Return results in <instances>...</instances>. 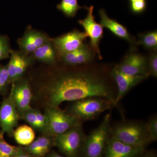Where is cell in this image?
I'll use <instances>...</instances> for the list:
<instances>
[{
  "label": "cell",
  "instance_id": "obj_1",
  "mask_svg": "<svg viewBox=\"0 0 157 157\" xmlns=\"http://www.w3.org/2000/svg\"><path fill=\"white\" fill-rule=\"evenodd\" d=\"M50 67L37 85V94L45 107H59L66 101L103 97L115 103L117 94L106 77L87 69ZM114 107V106H113Z\"/></svg>",
  "mask_w": 157,
  "mask_h": 157
},
{
  "label": "cell",
  "instance_id": "obj_2",
  "mask_svg": "<svg viewBox=\"0 0 157 157\" xmlns=\"http://www.w3.org/2000/svg\"><path fill=\"white\" fill-rule=\"evenodd\" d=\"M111 137L132 146L145 147L153 142L146 123L130 121L110 127Z\"/></svg>",
  "mask_w": 157,
  "mask_h": 157
},
{
  "label": "cell",
  "instance_id": "obj_3",
  "mask_svg": "<svg viewBox=\"0 0 157 157\" xmlns=\"http://www.w3.org/2000/svg\"><path fill=\"white\" fill-rule=\"evenodd\" d=\"M111 119V113H107L101 123L86 136L79 157H104L110 137Z\"/></svg>",
  "mask_w": 157,
  "mask_h": 157
},
{
  "label": "cell",
  "instance_id": "obj_4",
  "mask_svg": "<svg viewBox=\"0 0 157 157\" xmlns=\"http://www.w3.org/2000/svg\"><path fill=\"white\" fill-rule=\"evenodd\" d=\"M113 107V102L107 98L90 97L73 101L67 112L82 122L94 119Z\"/></svg>",
  "mask_w": 157,
  "mask_h": 157
},
{
  "label": "cell",
  "instance_id": "obj_5",
  "mask_svg": "<svg viewBox=\"0 0 157 157\" xmlns=\"http://www.w3.org/2000/svg\"><path fill=\"white\" fill-rule=\"evenodd\" d=\"M86 136L80 124L55 137L54 142L66 157H79Z\"/></svg>",
  "mask_w": 157,
  "mask_h": 157
},
{
  "label": "cell",
  "instance_id": "obj_6",
  "mask_svg": "<svg viewBox=\"0 0 157 157\" xmlns=\"http://www.w3.org/2000/svg\"><path fill=\"white\" fill-rule=\"evenodd\" d=\"M44 114L47 118V125L44 135L52 137L61 135L82 124L77 118L59 109L58 107H46Z\"/></svg>",
  "mask_w": 157,
  "mask_h": 157
},
{
  "label": "cell",
  "instance_id": "obj_7",
  "mask_svg": "<svg viewBox=\"0 0 157 157\" xmlns=\"http://www.w3.org/2000/svg\"><path fill=\"white\" fill-rule=\"evenodd\" d=\"M94 6L87 8V14L84 19L79 20L78 23L84 29V33L90 38V46L98 57L102 59L99 45L101 39L104 36L103 27L96 22L94 15Z\"/></svg>",
  "mask_w": 157,
  "mask_h": 157
},
{
  "label": "cell",
  "instance_id": "obj_8",
  "mask_svg": "<svg viewBox=\"0 0 157 157\" xmlns=\"http://www.w3.org/2000/svg\"><path fill=\"white\" fill-rule=\"evenodd\" d=\"M20 119L19 113L11 93L5 98L0 106V127L1 133L13 136Z\"/></svg>",
  "mask_w": 157,
  "mask_h": 157
},
{
  "label": "cell",
  "instance_id": "obj_9",
  "mask_svg": "<svg viewBox=\"0 0 157 157\" xmlns=\"http://www.w3.org/2000/svg\"><path fill=\"white\" fill-rule=\"evenodd\" d=\"M10 93L19 114L32 108L31 102L33 98L32 88L26 78H19L12 84Z\"/></svg>",
  "mask_w": 157,
  "mask_h": 157
},
{
  "label": "cell",
  "instance_id": "obj_10",
  "mask_svg": "<svg viewBox=\"0 0 157 157\" xmlns=\"http://www.w3.org/2000/svg\"><path fill=\"white\" fill-rule=\"evenodd\" d=\"M87 37L84 32L74 29L60 36L52 38V40L59 56L80 48Z\"/></svg>",
  "mask_w": 157,
  "mask_h": 157
},
{
  "label": "cell",
  "instance_id": "obj_11",
  "mask_svg": "<svg viewBox=\"0 0 157 157\" xmlns=\"http://www.w3.org/2000/svg\"><path fill=\"white\" fill-rule=\"evenodd\" d=\"M35 62L30 55L26 54L20 51L12 50L7 64L10 83L12 84L23 77L28 68Z\"/></svg>",
  "mask_w": 157,
  "mask_h": 157
},
{
  "label": "cell",
  "instance_id": "obj_12",
  "mask_svg": "<svg viewBox=\"0 0 157 157\" xmlns=\"http://www.w3.org/2000/svg\"><path fill=\"white\" fill-rule=\"evenodd\" d=\"M115 67L121 73L130 76L148 75L147 59L144 56L137 52H131Z\"/></svg>",
  "mask_w": 157,
  "mask_h": 157
},
{
  "label": "cell",
  "instance_id": "obj_13",
  "mask_svg": "<svg viewBox=\"0 0 157 157\" xmlns=\"http://www.w3.org/2000/svg\"><path fill=\"white\" fill-rule=\"evenodd\" d=\"M111 76L116 83L117 92L114 106L133 88L146 79L148 76L146 75L130 76L121 73L114 67L111 71Z\"/></svg>",
  "mask_w": 157,
  "mask_h": 157
},
{
  "label": "cell",
  "instance_id": "obj_14",
  "mask_svg": "<svg viewBox=\"0 0 157 157\" xmlns=\"http://www.w3.org/2000/svg\"><path fill=\"white\" fill-rule=\"evenodd\" d=\"M49 38L44 32L29 26L22 37L17 39V42L19 51L26 54L31 55Z\"/></svg>",
  "mask_w": 157,
  "mask_h": 157
},
{
  "label": "cell",
  "instance_id": "obj_15",
  "mask_svg": "<svg viewBox=\"0 0 157 157\" xmlns=\"http://www.w3.org/2000/svg\"><path fill=\"white\" fill-rule=\"evenodd\" d=\"M96 53L90 45L83 44L80 48L59 56V62L67 67H76L89 63Z\"/></svg>",
  "mask_w": 157,
  "mask_h": 157
},
{
  "label": "cell",
  "instance_id": "obj_16",
  "mask_svg": "<svg viewBox=\"0 0 157 157\" xmlns=\"http://www.w3.org/2000/svg\"><path fill=\"white\" fill-rule=\"evenodd\" d=\"M145 151V147L132 146L110 136L104 157H137Z\"/></svg>",
  "mask_w": 157,
  "mask_h": 157
},
{
  "label": "cell",
  "instance_id": "obj_17",
  "mask_svg": "<svg viewBox=\"0 0 157 157\" xmlns=\"http://www.w3.org/2000/svg\"><path fill=\"white\" fill-rule=\"evenodd\" d=\"M30 55L35 61L40 62L48 67L55 66L58 63V54L53 45L52 38H49Z\"/></svg>",
  "mask_w": 157,
  "mask_h": 157
},
{
  "label": "cell",
  "instance_id": "obj_18",
  "mask_svg": "<svg viewBox=\"0 0 157 157\" xmlns=\"http://www.w3.org/2000/svg\"><path fill=\"white\" fill-rule=\"evenodd\" d=\"M100 22L103 28L109 30L113 35L121 39L126 40L131 44H134L136 41L132 37L125 27L115 20L109 18L104 9L99 10Z\"/></svg>",
  "mask_w": 157,
  "mask_h": 157
},
{
  "label": "cell",
  "instance_id": "obj_19",
  "mask_svg": "<svg viewBox=\"0 0 157 157\" xmlns=\"http://www.w3.org/2000/svg\"><path fill=\"white\" fill-rule=\"evenodd\" d=\"M54 137L44 135L26 146L24 151L34 157L44 156L54 144Z\"/></svg>",
  "mask_w": 157,
  "mask_h": 157
},
{
  "label": "cell",
  "instance_id": "obj_20",
  "mask_svg": "<svg viewBox=\"0 0 157 157\" xmlns=\"http://www.w3.org/2000/svg\"><path fill=\"white\" fill-rule=\"evenodd\" d=\"M18 144L28 146L35 140L34 129L27 125H21L14 130L13 136Z\"/></svg>",
  "mask_w": 157,
  "mask_h": 157
},
{
  "label": "cell",
  "instance_id": "obj_21",
  "mask_svg": "<svg viewBox=\"0 0 157 157\" xmlns=\"http://www.w3.org/2000/svg\"><path fill=\"white\" fill-rule=\"evenodd\" d=\"M87 8L86 6H79L78 0H62L57 6L58 10L68 17H75L79 9L83 8L87 9Z\"/></svg>",
  "mask_w": 157,
  "mask_h": 157
},
{
  "label": "cell",
  "instance_id": "obj_22",
  "mask_svg": "<svg viewBox=\"0 0 157 157\" xmlns=\"http://www.w3.org/2000/svg\"><path fill=\"white\" fill-rule=\"evenodd\" d=\"M137 44L146 49L155 51L157 48V32L150 31L139 34Z\"/></svg>",
  "mask_w": 157,
  "mask_h": 157
},
{
  "label": "cell",
  "instance_id": "obj_23",
  "mask_svg": "<svg viewBox=\"0 0 157 157\" xmlns=\"http://www.w3.org/2000/svg\"><path fill=\"white\" fill-rule=\"evenodd\" d=\"M4 134L0 132V157H14L21 147L11 145L4 139Z\"/></svg>",
  "mask_w": 157,
  "mask_h": 157
},
{
  "label": "cell",
  "instance_id": "obj_24",
  "mask_svg": "<svg viewBox=\"0 0 157 157\" xmlns=\"http://www.w3.org/2000/svg\"><path fill=\"white\" fill-rule=\"evenodd\" d=\"M10 84L7 65L0 64V95L6 94Z\"/></svg>",
  "mask_w": 157,
  "mask_h": 157
},
{
  "label": "cell",
  "instance_id": "obj_25",
  "mask_svg": "<svg viewBox=\"0 0 157 157\" xmlns=\"http://www.w3.org/2000/svg\"><path fill=\"white\" fill-rule=\"evenodd\" d=\"M12 51L9 37L0 34V61L10 58Z\"/></svg>",
  "mask_w": 157,
  "mask_h": 157
},
{
  "label": "cell",
  "instance_id": "obj_26",
  "mask_svg": "<svg viewBox=\"0 0 157 157\" xmlns=\"http://www.w3.org/2000/svg\"><path fill=\"white\" fill-rule=\"evenodd\" d=\"M20 119L23 120L29 124L32 128L39 131V125L37 121L36 109L31 108L19 114Z\"/></svg>",
  "mask_w": 157,
  "mask_h": 157
},
{
  "label": "cell",
  "instance_id": "obj_27",
  "mask_svg": "<svg viewBox=\"0 0 157 157\" xmlns=\"http://www.w3.org/2000/svg\"><path fill=\"white\" fill-rule=\"evenodd\" d=\"M147 70L149 76L157 77V54L155 51L151 54L147 59Z\"/></svg>",
  "mask_w": 157,
  "mask_h": 157
},
{
  "label": "cell",
  "instance_id": "obj_28",
  "mask_svg": "<svg viewBox=\"0 0 157 157\" xmlns=\"http://www.w3.org/2000/svg\"><path fill=\"white\" fill-rule=\"evenodd\" d=\"M147 129L152 141L157 140V117L154 115L149 119L146 123Z\"/></svg>",
  "mask_w": 157,
  "mask_h": 157
},
{
  "label": "cell",
  "instance_id": "obj_29",
  "mask_svg": "<svg viewBox=\"0 0 157 157\" xmlns=\"http://www.w3.org/2000/svg\"><path fill=\"white\" fill-rule=\"evenodd\" d=\"M145 0H137L131 1V10L135 13H140L144 11L146 8Z\"/></svg>",
  "mask_w": 157,
  "mask_h": 157
},
{
  "label": "cell",
  "instance_id": "obj_30",
  "mask_svg": "<svg viewBox=\"0 0 157 157\" xmlns=\"http://www.w3.org/2000/svg\"><path fill=\"white\" fill-rule=\"evenodd\" d=\"M14 157H34L31 155L27 153L26 152L24 151V150L21 148L19 152L17 155H15Z\"/></svg>",
  "mask_w": 157,
  "mask_h": 157
},
{
  "label": "cell",
  "instance_id": "obj_31",
  "mask_svg": "<svg viewBox=\"0 0 157 157\" xmlns=\"http://www.w3.org/2000/svg\"><path fill=\"white\" fill-rule=\"evenodd\" d=\"M137 157H157V156L155 153L154 152L149 151L145 152V151H144L143 153Z\"/></svg>",
  "mask_w": 157,
  "mask_h": 157
},
{
  "label": "cell",
  "instance_id": "obj_32",
  "mask_svg": "<svg viewBox=\"0 0 157 157\" xmlns=\"http://www.w3.org/2000/svg\"><path fill=\"white\" fill-rule=\"evenodd\" d=\"M48 157H65L61 155H60L59 154L57 153L56 152H54L52 153Z\"/></svg>",
  "mask_w": 157,
  "mask_h": 157
},
{
  "label": "cell",
  "instance_id": "obj_33",
  "mask_svg": "<svg viewBox=\"0 0 157 157\" xmlns=\"http://www.w3.org/2000/svg\"><path fill=\"white\" fill-rule=\"evenodd\" d=\"M137 1V0H131V1Z\"/></svg>",
  "mask_w": 157,
  "mask_h": 157
}]
</instances>
